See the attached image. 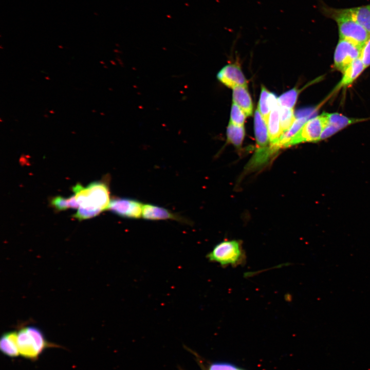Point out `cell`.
Returning <instances> with one entry per match:
<instances>
[{"instance_id":"44dd1931","label":"cell","mask_w":370,"mask_h":370,"mask_svg":"<svg viewBox=\"0 0 370 370\" xmlns=\"http://www.w3.org/2000/svg\"><path fill=\"white\" fill-rule=\"evenodd\" d=\"M298 94L299 90L296 88H293L284 93L278 98L279 106L293 109Z\"/></svg>"},{"instance_id":"7a4b0ae2","label":"cell","mask_w":370,"mask_h":370,"mask_svg":"<svg viewBox=\"0 0 370 370\" xmlns=\"http://www.w3.org/2000/svg\"><path fill=\"white\" fill-rule=\"evenodd\" d=\"M322 12L337 24L340 39L350 41L361 46L370 34L352 16L349 8L336 9L322 7Z\"/></svg>"},{"instance_id":"ac0fdd59","label":"cell","mask_w":370,"mask_h":370,"mask_svg":"<svg viewBox=\"0 0 370 370\" xmlns=\"http://www.w3.org/2000/svg\"><path fill=\"white\" fill-rule=\"evenodd\" d=\"M271 94L264 86H262L257 108L266 123L271 109Z\"/></svg>"},{"instance_id":"ba28073f","label":"cell","mask_w":370,"mask_h":370,"mask_svg":"<svg viewBox=\"0 0 370 370\" xmlns=\"http://www.w3.org/2000/svg\"><path fill=\"white\" fill-rule=\"evenodd\" d=\"M254 132L257 149L255 155L258 156H270L275 152L270 146L267 123L257 108L254 115Z\"/></svg>"},{"instance_id":"8fae6325","label":"cell","mask_w":370,"mask_h":370,"mask_svg":"<svg viewBox=\"0 0 370 370\" xmlns=\"http://www.w3.org/2000/svg\"><path fill=\"white\" fill-rule=\"evenodd\" d=\"M270 147L275 151L277 144L282 135L281 127L279 105L275 96L272 101L271 109L267 123Z\"/></svg>"},{"instance_id":"5b68a950","label":"cell","mask_w":370,"mask_h":370,"mask_svg":"<svg viewBox=\"0 0 370 370\" xmlns=\"http://www.w3.org/2000/svg\"><path fill=\"white\" fill-rule=\"evenodd\" d=\"M326 124V115L322 114L308 120L300 131L289 140L286 147L305 142L320 140Z\"/></svg>"},{"instance_id":"7402d4cb","label":"cell","mask_w":370,"mask_h":370,"mask_svg":"<svg viewBox=\"0 0 370 370\" xmlns=\"http://www.w3.org/2000/svg\"><path fill=\"white\" fill-rule=\"evenodd\" d=\"M246 115L243 110L233 102L231 106L230 122L239 126H243Z\"/></svg>"},{"instance_id":"277c9868","label":"cell","mask_w":370,"mask_h":370,"mask_svg":"<svg viewBox=\"0 0 370 370\" xmlns=\"http://www.w3.org/2000/svg\"><path fill=\"white\" fill-rule=\"evenodd\" d=\"M244 257L242 245L236 240L220 242L207 255L209 261L218 263L223 267L239 265L243 263Z\"/></svg>"},{"instance_id":"603a6c76","label":"cell","mask_w":370,"mask_h":370,"mask_svg":"<svg viewBox=\"0 0 370 370\" xmlns=\"http://www.w3.org/2000/svg\"><path fill=\"white\" fill-rule=\"evenodd\" d=\"M359 58L365 68L370 66V35L361 47Z\"/></svg>"},{"instance_id":"484cf974","label":"cell","mask_w":370,"mask_h":370,"mask_svg":"<svg viewBox=\"0 0 370 370\" xmlns=\"http://www.w3.org/2000/svg\"><path fill=\"white\" fill-rule=\"evenodd\" d=\"M180 370H183V369H180Z\"/></svg>"},{"instance_id":"9a60e30c","label":"cell","mask_w":370,"mask_h":370,"mask_svg":"<svg viewBox=\"0 0 370 370\" xmlns=\"http://www.w3.org/2000/svg\"><path fill=\"white\" fill-rule=\"evenodd\" d=\"M365 67L359 58L353 62L343 73L342 78L337 88L345 87L350 85L363 72Z\"/></svg>"},{"instance_id":"e0dca14e","label":"cell","mask_w":370,"mask_h":370,"mask_svg":"<svg viewBox=\"0 0 370 370\" xmlns=\"http://www.w3.org/2000/svg\"><path fill=\"white\" fill-rule=\"evenodd\" d=\"M245 135L244 126H239L229 122L227 128L228 141L234 146L239 147L242 144Z\"/></svg>"},{"instance_id":"cb8c5ba5","label":"cell","mask_w":370,"mask_h":370,"mask_svg":"<svg viewBox=\"0 0 370 370\" xmlns=\"http://www.w3.org/2000/svg\"><path fill=\"white\" fill-rule=\"evenodd\" d=\"M239 368L228 362H214L209 366L208 370H238Z\"/></svg>"},{"instance_id":"30bf717a","label":"cell","mask_w":370,"mask_h":370,"mask_svg":"<svg viewBox=\"0 0 370 370\" xmlns=\"http://www.w3.org/2000/svg\"><path fill=\"white\" fill-rule=\"evenodd\" d=\"M217 77L223 84L232 89L237 86L247 87V81L240 67L235 64L224 66L218 72Z\"/></svg>"},{"instance_id":"52a82bcc","label":"cell","mask_w":370,"mask_h":370,"mask_svg":"<svg viewBox=\"0 0 370 370\" xmlns=\"http://www.w3.org/2000/svg\"><path fill=\"white\" fill-rule=\"evenodd\" d=\"M143 205L135 199L116 198L110 200L108 210L122 217L138 219L142 217Z\"/></svg>"},{"instance_id":"6da1fadb","label":"cell","mask_w":370,"mask_h":370,"mask_svg":"<svg viewBox=\"0 0 370 370\" xmlns=\"http://www.w3.org/2000/svg\"><path fill=\"white\" fill-rule=\"evenodd\" d=\"M79 205L73 217L79 220L94 217L108 210L110 201L108 185L103 181H95L84 187L78 183L72 188Z\"/></svg>"},{"instance_id":"ffe728a7","label":"cell","mask_w":370,"mask_h":370,"mask_svg":"<svg viewBox=\"0 0 370 370\" xmlns=\"http://www.w3.org/2000/svg\"><path fill=\"white\" fill-rule=\"evenodd\" d=\"M280 118L282 134L286 132L292 125L296 117L293 109L279 106Z\"/></svg>"},{"instance_id":"d6986e66","label":"cell","mask_w":370,"mask_h":370,"mask_svg":"<svg viewBox=\"0 0 370 370\" xmlns=\"http://www.w3.org/2000/svg\"><path fill=\"white\" fill-rule=\"evenodd\" d=\"M51 205L58 211L66 210L70 208L77 209L79 207L75 195L68 198L59 196L54 197L51 200Z\"/></svg>"},{"instance_id":"7c38bea8","label":"cell","mask_w":370,"mask_h":370,"mask_svg":"<svg viewBox=\"0 0 370 370\" xmlns=\"http://www.w3.org/2000/svg\"><path fill=\"white\" fill-rule=\"evenodd\" d=\"M142 217L147 220H175L186 223L187 221L181 216L169 210L152 204L143 205Z\"/></svg>"},{"instance_id":"4fadbf2b","label":"cell","mask_w":370,"mask_h":370,"mask_svg":"<svg viewBox=\"0 0 370 370\" xmlns=\"http://www.w3.org/2000/svg\"><path fill=\"white\" fill-rule=\"evenodd\" d=\"M233 102L237 105L247 116L252 115L253 104L247 87L237 86L233 88Z\"/></svg>"},{"instance_id":"2e32d148","label":"cell","mask_w":370,"mask_h":370,"mask_svg":"<svg viewBox=\"0 0 370 370\" xmlns=\"http://www.w3.org/2000/svg\"><path fill=\"white\" fill-rule=\"evenodd\" d=\"M349 10L355 20L370 34V4Z\"/></svg>"},{"instance_id":"5bb4252c","label":"cell","mask_w":370,"mask_h":370,"mask_svg":"<svg viewBox=\"0 0 370 370\" xmlns=\"http://www.w3.org/2000/svg\"><path fill=\"white\" fill-rule=\"evenodd\" d=\"M0 349L4 355L10 358H15L20 355L17 343L16 331H8L1 336Z\"/></svg>"},{"instance_id":"8992f818","label":"cell","mask_w":370,"mask_h":370,"mask_svg":"<svg viewBox=\"0 0 370 370\" xmlns=\"http://www.w3.org/2000/svg\"><path fill=\"white\" fill-rule=\"evenodd\" d=\"M361 47L348 40L340 39L334 53V66L342 73L348 66L359 58Z\"/></svg>"},{"instance_id":"d4e9b609","label":"cell","mask_w":370,"mask_h":370,"mask_svg":"<svg viewBox=\"0 0 370 370\" xmlns=\"http://www.w3.org/2000/svg\"><path fill=\"white\" fill-rule=\"evenodd\" d=\"M238 370H244V369H242L239 368V369H238Z\"/></svg>"},{"instance_id":"3957f363","label":"cell","mask_w":370,"mask_h":370,"mask_svg":"<svg viewBox=\"0 0 370 370\" xmlns=\"http://www.w3.org/2000/svg\"><path fill=\"white\" fill-rule=\"evenodd\" d=\"M16 331L20 355L25 358L36 360L45 349L54 346V344L46 340L43 332L35 326H24Z\"/></svg>"},{"instance_id":"9c48e42d","label":"cell","mask_w":370,"mask_h":370,"mask_svg":"<svg viewBox=\"0 0 370 370\" xmlns=\"http://www.w3.org/2000/svg\"><path fill=\"white\" fill-rule=\"evenodd\" d=\"M326 124L322 133L320 140L325 139L346 126L365 119L347 117L339 113H326Z\"/></svg>"}]
</instances>
